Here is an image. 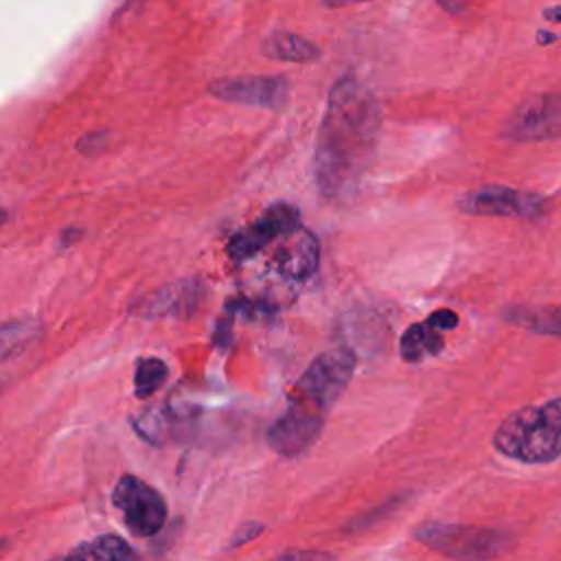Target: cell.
<instances>
[{
    "mask_svg": "<svg viewBox=\"0 0 561 561\" xmlns=\"http://www.w3.org/2000/svg\"><path fill=\"white\" fill-rule=\"evenodd\" d=\"M493 447L515 460L541 465L557 460L561 451V401L530 405L502 421L493 436Z\"/></svg>",
    "mask_w": 561,
    "mask_h": 561,
    "instance_id": "cell-3",
    "label": "cell"
},
{
    "mask_svg": "<svg viewBox=\"0 0 561 561\" xmlns=\"http://www.w3.org/2000/svg\"><path fill=\"white\" fill-rule=\"evenodd\" d=\"M208 94L228 103L276 110L287 99V81L283 77H261V75L224 77L208 83Z\"/></svg>",
    "mask_w": 561,
    "mask_h": 561,
    "instance_id": "cell-9",
    "label": "cell"
},
{
    "mask_svg": "<svg viewBox=\"0 0 561 561\" xmlns=\"http://www.w3.org/2000/svg\"><path fill=\"white\" fill-rule=\"evenodd\" d=\"M561 131V101L557 92L535 94L519 103L502 125V138L513 142L554 140Z\"/></svg>",
    "mask_w": 561,
    "mask_h": 561,
    "instance_id": "cell-7",
    "label": "cell"
},
{
    "mask_svg": "<svg viewBox=\"0 0 561 561\" xmlns=\"http://www.w3.org/2000/svg\"><path fill=\"white\" fill-rule=\"evenodd\" d=\"M381 134L377 99L353 77L329 92L313 151V178L327 197L351 191L368 169Z\"/></svg>",
    "mask_w": 561,
    "mask_h": 561,
    "instance_id": "cell-1",
    "label": "cell"
},
{
    "mask_svg": "<svg viewBox=\"0 0 561 561\" xmlns=\"http://www.w3.org/2000/svg\"><path fill=\"white\" fill-rule=\"evenodd\" d=\"M458 208L469 215L539 219L548 213V199L533 191L489 184V186L467 191L458 199Z\"/></svg>",
    "mask_w": 561,
    "mask_h": 561,
    "instance_id": "cell-5",
    "label": "cell"
},
{
    "mask_svg": "<svg viewBox=\"0 0 561 561\" xmlns=\"http://www.w3.org/2000/svg\"><path fill=\"white\" fill-rule=\"evenodd\" d=\"M280 559H329V552H320V550H287L278 554Z\"/></svg>",
    "mask_w": 561,
    "mask_h": 561,
    "instance_id": "cell-20",
    "label": "cell"
},
{
    "mask_svg": "<svg viewBox=\"0 0 561 561\" xmlns=\"http://www.w3.org/2000/svg\"><path fill=\"white\" fill-rule=\"evenodd\" d=\"M112 502L121 511L125 526L138 537L156 535L167 522L164 497L136 476H123L116 482Z\"/></svg>",
    "mask_w": 561,
    "mask_h": 561,
    "instance_id": "cell-6",
    "label": "cell"
},
{
    "mask_svg": "<svg viewBox=\"0 0 561 561\" xmlns=\"http://www.w3.org/2000/svg\"><path fill=\"white\" fill-rule=\"evenodd\" d=\"M443 331L432 327L427 320L425 322H416L412 327L405 329L401 342H399V351L401 357L405 362H421L430 355H438L443 348Z\"/></svg>",
    "mask_w": 561,
    "mask_h": 561,
    "instance_id": "cell-13",
    "label": "cell"
},
{
    "mask_svg": "<svg viewBox=\"0 0 561 561\" xmlns=\"http://www.w3.org/2000/svg\"><path fill=\"white\" fill-rule=\"evenodd\" d=\"M199 296L202 289L195 280L173 283L138 302V313H142L145 318H158L164 313H188L199 300Z\"/></svg>",
    "mask_w": 561,
    "mask_h": 561,
    "instance_id": "cell-11",
    "label": "cell"
},
{
    "mask_svg": "<svg viewBox=\"0 0 561 561\" xmlns=\"http://www.w3.org/2000/svg\"><path fill=\"white\" fill-rule=\"evenodd\" d=\"M68 557H79V559H107V561H123V559H134L136 550L121 537L116 535H101L88 543L77 546L75 550L68 552Z\"/></svg>",
    "mask_w": 561,
    "mask_h": 561,
    "instance_id": "cell-14",
    "label": "cell"
},
{
    "mask_svg": "<svg viewBox=\"0 0 561 561\" xmlns=\"http://www.w3.org/2000/svg\"><path fill=\"white\" fill-rule=\"evenodd\" d=\"M4 219H7V213L0 210V224H4Z\"/></svg>",
    "mask_w": 561,
    "mask_h": 561,
    "instance_id": "cell-24",
    "label": "cell"
},
{
    "mask_svg": "<svg viewBox=\"0 0 561 561\" xmlns=\"http://www.w3.org/2000/svg\"><path fill=\"white\" fill-rule=\"evenodd\" d=\"M537 39H539V42H557V35H552V33H539Z\"/></svg>",
    "mask_w": 561,
    "mask_h": 561,
    "instance_id": "cell-23",
    "label": "cell"
},
{
    "mask_svg": "<svg viewBox=\"0 0 561 561\" xmlns=\"http://www.w3.org/2000/svg\"><path fill=\"white\" fill-rule=\"evenodd\" d=\"M263 528H265V526H263V524H259V522H248V524L239 526V530H237V533H234V537L230 539V548H239V546H243L245 541L254 539Z\"/></svg>",
    "mask_w": 561,
    "mask_h": 561,
    "instance_id": "cell-19",
    "label": "cell"
},
{
    "mask_svg": "<svg viewBox=\"0 0 561 561\" xmlns=\"http://www.w3.org/2000/svg\"><path fill=\"white\" fill-rule=\"evenodd\" d=\"M261 50L270 59L289 61V64H307V61H313L320 55L318 46L311 39H307L302 35H296V33H289V31L272 33L263 42Z\"/></svg>",
    "mask_w": 561,
    "mask_h": 561,
    "instance_id": "cell-12",
    "label": "cell"
},
{
    "mask_svg": "<svg viewBox=\"0 0 561 561\" xmlns=\"http://www.w3.org/2000/svg\"><path fill=\"white\" fill-rule=\"evenodd\" d=\"M445 11H449V13H460V11H465V7H467V2L469 0H436Z\"/></svg>",
    "mask_w": 561,
    "mask_h": 561,
    "instance_id": "cell-21",
    "label": "cell"
},
{
    "mask_svg": "<svg viewBox=\"0 0 561 561\" xmlns=\"http://www.w3.org/2000/svg\"><path fill=\"white\" fill-rule=\"evenodd\" d=\"M276 241L278 245L272 254V263L283 276L305 280L316 272L320 250L316 237L307 228L296 226L289 232L280 234Z\"/></svg>",
    "mask_w": 561,
    "mask_h": 561,
    "instance_id": "cell-10",
    "label": "cell"
},
{
    "mask_svg": "<svg viewBox=\"0 0 561 561\" xmlns=\"http://www.w3.org/2000/svg\"><path fill=\"white\" fill-rule=\"evenodd\" d=\"M169 377V368L158 357H140L136 362V375H134V392L138 399L151 397Z\"/></svg>",
    "mask_w": 561,
    "mask_h": 561,
    "instance_id": "cell-15",
    "label": "cell"
},
{
    "mask_svg": "<svg viewBox=\"0 0 561 561\" xmlns=\"http://www.w3.org/2000/svg\"><path fill=\"white\" fill-rule=\"evenodd\" d=\"M300 224V215L289 204H274L270 206L263 217H259L254 224L241 228L234 232L228 241V256L232 261H245L259 254L263 248H267L272 241H276L280 234L289 232Z\"/></svg>",
    "mask_w": 561,
    "mask_h": 561,
    "instance_id": "cell-8",
    "label": "cell"
},
{
    "mask_svg": "<svg viewBox=\"0 0 561 561\" xmlns=\"http://www.w3.org/2000/svg\"><path fill=\"white\" fill-rule=\"evenodd\" d=\"M39 333V324L35 320H11L0 324V359H4L15 348L24 346Z\"/></svg>",
    "mask_w": 561,
    "mask_h": 561,
    "instance_id": "cell-16",
    "label": "cell"
},
{
    "mask_svg": "<svg viewBox=\"0 0 561 561\" xmlns=\"http://www.w3.org/2000/svg\"><path fill=\"white\" fill-rule=\"evenodd\" d=\"M414 537L427 548L458 559H484L502 554L508 548V533L465 524L427 522L414 530Z\"/></svg>",
    "mask_w": 561,
    "mask_h": 561,
    "instance_id": "cell-4",
    "label": "cell"
},
{
    "mask_svg": "<svg viewBox=\"0 0 561 561\" xmlns=\"http://www.w3.org/2000/svg\"><path fill=\"white\" fill-rule=\"evenodd\" d=\"M351 2H362V0H322V4H327V7H344Z\"/></svg>",
    "mask_w": 561,
    "mask_h": 561,
    "instance_id": "cell-22",
    "label": "cell"
},
{
    "mask_svg": "<svg viewBox=\"0 0 561 561\" xmlns=\"http://www.w3.org/2000/svg\"><path fill=\"white\" fill-rule=\"evenodd\" d=\"M506 318L526 329L543 331L550 335L559 333V313L554 307H550V309H513L506 313Z\"/></svg>",
    "mask_w": 561,
    "mask_h": 561,
    "instance_id": "cell-17",
    "label": "cell"
},
{
    "mask_svg": "<svg viewBox=\"0 0 561 561\" xmlns=\"http://www.w3.org/2000/svg\"><path fill=\"white\" fill-rule=\"evenodd\" d=\"M427 322H430L432 327L440 329V331H449V329H454V327L458 324V316H456V311H451V309H438V311L430 313Z\"/></svg>",
    "mask_w": 561,
    "mask_h": 561,
    "instance_id": "cell-18",
    "label": "cell"
},
{
    "mask_svg": "<svg viewBox=\"0 0 561 561\" xmlns=\"http://www.w3.org/2000/svg\"><path fill=\"white\" fill-rule=\"evenodd\" d=\"M353 370L355 355L348 348L318 355L294 383L287 410L267 430V445L280 456H298L311 447Z\"/></svg>",
    "mask_w": 561,
    "mask_h": 561,
    "instance_id": "cell-2",
    "label": "cell"
}]
</instances>
